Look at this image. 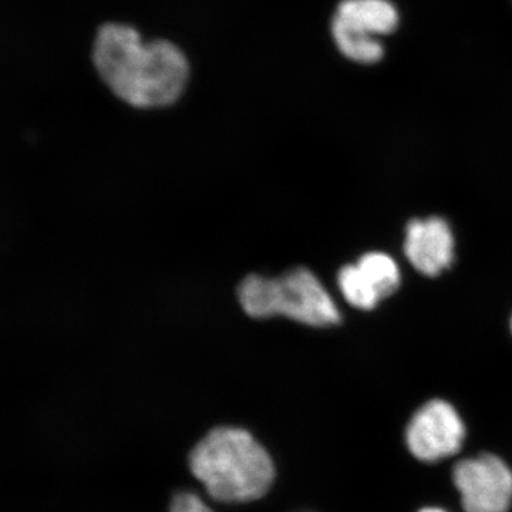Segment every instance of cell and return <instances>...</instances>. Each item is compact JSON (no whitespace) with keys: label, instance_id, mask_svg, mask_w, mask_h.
<instances>
[{"label":"cell","instance_id":"8fae6325","mask_svg":"<svg viewBox=\"0 0 512 512\" xmlns=\"http://www.w3.org/2000/svg\"><path fill=\"white\" fill-rule=\"evenodd\" d=\"M419 512H447V511L443 510V508L427 507V508H423V510H420Z\"/></svg>","mask_w":512,"mask_h":512},{"label":"cell","instance_id":"6da1fadb","mask_svg":"<svg viewBox=\"0 0 512 512\" xmlns=\"http://www.w3.org/2000/svg\"><path fill=\"white\" fill-rule=\"evenodd\" d=\"M93 62L111 92L137 109L171 106L190 80V63L180 47L170 40L144 43L138 30L123 23L101 26Z\"/></svg>","mask_w":512,"mask_h":512},{"label":"cell","instance_id":"8992f818","mask_svg":"<svg viewBox=\"0 0 512 512\" xmlns=\"http://www.w3.org/2000/svg\"><path fill=\"white\" fill-rule=\"evenodd\" d=\"M466 424L457 410L444 400H430L407 424L406 444L423 463H437L456 456L466 440Z\"/></svg>","mask_w":512,"mask_h":512},{"label":"cell","instance_id":"52a82bcc","mask_svg":"<svg viewBox=\"0 0 512 512\" xmlns=\"http://www.w3.org/2000/svg\"><path fill=\"white\" fill-rule=\"evenodd\" d=\"M404 254L420 274H441L453 264L454 259V237L450 225L440 217L410 222L406 229Z\"/></svg>","mask_w":512,"mask_h":512},{"label":"cell","instance_id":"277c9868","mask_svg":"<svg viewBox=\"0 0 512 512\" xmlns=\"http://www.w3.org/2000/svg\"><path fill=\"white\" fill-rule=\"evenodd\" d=\"M400 25V12L392 0H342L330 23L333 42L346 59L376 64L386 49L382 37Z\"/></svg>","mask_w":512,"mask_h":512},{"label":"cell","instance_id":"7c38bea8","mask_svg":"<svg viewBox=\"0 0 512 512\" xmlns=\"http://www.w3.org/2000/svg\"><path fill=\"white\" fill-rule=\"evenodd\" d=\"M511 328H512V320H511Z\"/></svg>","mask_w":512,"mask_h":512},{"label":"cell","instance_id":"5b68a950","mask_svg":"<svg viewBox=\"0 0 512 512\" xmlns=\"http://www.w3.org/2000/svg\"><path fill=\"white\" fill-rule=\"evenodd\" d=\"M453 483L466 512H510L511 468L494 454L466 458L456 464Z\"/></svg>","mask_w":512,"mask_h":512},{"label":"cell","instance_id":"ba28073f","mask_svg":"<svg viewBox=\"0 0 512 512\" xmlns=\"http://www.w3.org/2000/svg\"><path fill=\"white\" fill-rule=\"evenodd\" d=\"M363 274L375 286L382 298L392 295L400 286V269L389 255L382 252H370L357 262Z\"/></svg>","mask_w":512,"mask_h":512},{"label":"cell","instance_id":"3957f363","mask_svg":"<svg viewBox=\"0 0 512 512\" xmlns=\"http://www.w3.org/2000/svg\"><path fill=\"white\" fill-rule=\"evenodd\" d=\"M238 296L251 318L285 316L315 328L339 325L342 320L325 286L306 268L292 269L274 279L249 275L239 286Z\"/></svg>","mask_w":512,"mask_h":512},{"label":"cell","instance_id":"30bf717a","mask_svg":"<svg viewBox=\"0 0 512 512\" xmlns=\"http://www.w3.org/2000/svg\"><path fill=\"white\" fill-rule=\"evenodd\" d=\"M168 512H214L198 495L181 491L175 494Z\"/></svg>","mask_w":512,"mask_h":512},{"label":"cell","instance_id":"9c48e42d","mask_svg":"<svg viewBox=\"0 0 512 512\" xmlns=\"http://www.w3.org/2000/svg\"><path fill=\"white\" fill-rule=\"evenodd\" d=\"M339 288L346 301L357 309L369 311L376 308L382 296L370 284L369 279L357 265H348L339 272Z\"/></svg>","mask_w":512,"mask_h":512},{"label":"cell","instance_id":"7a4b0ae2","mask_svg":"<svg viewBox=\"0 0 512 512\" xmlns=\"http://www.w3.org/2000/svg\"><path fill=\"white\" fill-rule=\"evenodd\" d=\"M192 474L222 503H251L272 488L275 464L271 454L239 427L210 431L190 454Z\"/></svg>","mask_w":512,"mask_h":512}]
</instances>
